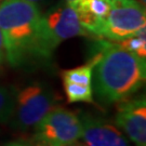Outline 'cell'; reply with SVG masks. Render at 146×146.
<instances>
[{
  "instance_id": "4fadbf2b",
  "label": "cell",
  "mask_w": 146,
  "mask_h": 146,
  "mask_svg": "<svg viewBox=\"0 0 146 146\" xmlns=\"http://www.w3.org/2000/svg\"><path fill=\"white\" fill-rule=\"evenodd\" d=\"M145 29H142L140 33L136 35L127 38L122 41H119L120 46L125 48V50L136 54L137 56L142 58H146V36H145Z\"/></svg>"
},
{
  "instance_id": "5bb4252c",
  "label": "cell",
  "mask_w": 146,
  "mask_h": 146,
  "mask_svg": "<svg viewBox=\"0 0 146 146\" xmlns=\"http://www.w3.org/2000/svg\"><path fill=\"white\" fill-rule=\"evenodd\" d=\"M5 42H3V37L0 31V65L5 62Z\"/></svg>"
},
{
  "instance_id": "2e32d148",
  "label": "cell",
  "mask_w": 146,
  "mask_h": 146,
  "mask_svg": "<svg viewBox=\"0 0 146 146\" xmlns=\"http://www.w3.org/2000/svg\"><path fill=\"white\" fill-rule=\"evenodd\" d=\"M64 146H87V145H84V144L79 143L78 141H76V142H73V143H70V144H67V145H64Z\"/></svg>"
},
{
  "instance_id": "7c38bea8",
  "label": "cell",
  "mask_w": 146,
  "mask_h": 146,
  "mask_svg": "<svg viewBox=\"0 0 146 146\" xmlns=\"http://www.w3.org/2000/svg\"><path fill=\"white\" fill-rule=\"evenodd\" d=\"M15 100L14 90L0 86V123H5L11 119Z\"/></svg>"
},
{
  "instance_id": "e0dca14e",
  "label": "cell",
  "mask_w": 146,
  "mask_h": 146,
  "mask_svg": "<svg viewBox=\"0 0 146 146\" xmlns=\"http://www.w3.org/2000/svg\"><path fill=\"white\" fill-rule=\"evenodd\" d=\"M76 1H77V0H65V2H66V3H68L69 5H73Z\"/></svg>"
},
{
  "instance_id": "ffe728a7",
  "label": "cell",
  "mask_w": 146,
  "mask_h": 146,
  "mask_svg": "<svg viewBox=\"0 0 146 146\" xmlns=\"http://www.w3.org/2000/svg\"><path fill=\"white\" fill-rule=\"evenodd\" d=\"M0 2H1V0H0Z\"/></svg>"
},
{
  "instance_id": "277c9868",
  "label": "cell",
  "mask_w": 146,
  "mask_h": 146,
  "mask_svg": "<svg viewBox=\"0 0 146 146\" xmlns=\"http://www.w3.org/2000/svg\"><path fill=\"white\" fill-rule=\"evenodd\" d=\"M78 116L65 108H53L36 125L34 146H64L81 137Z\"/></svg>"
},
{
  "instance_id": "8fae6325",
  "label": "cell",
  "mask_w": 146,
  "mask_h": 146,
  "mask_svg": "<svg viewBox=\"0 0 146 146\" xmlns=\"http://www.w3.org/2000/svg\"><path fill=\"white\" fill-rule=\"evenodd\" d=\"M63 84H64L66 98L69 103L93 102L92 86H84V84H73V82H67V81H63Z\"/></svg>"
},
{
  "instance_id": "6da1fadb",
  "label": "cell",
  "mask_w": 146,
  "mask_h": 146,
  "mask_svg": "<svg viewBox=\"0 0 146 146\" xmlns=\"http://www.w3.org/2000/svg\"><path fill=\"white\" fill-rule=\"evenodd\" d=\"M93 67L94 92L105 104L127 100L144 84L145 58L125 50L119 43L102 42Z\"/></svg>"
},
{
  "instance_id": "5b68a950",
  "label": "cell",
  "mask_w": 146,
  "mask_h": 146,
  "mask_svg": "<svg viewBox=\"0 0 146 146\" xmlns=\"http://www.w3.org/2000/svg\"><path fill=\"white\" fill-rule=\"evenodd\" d=\"M145 7L137 0H110L108 15L99 37L122 41L146 28Z\"/></svg>"
},
{
  "instance_id": "30bf717a",
  "label": "cell",
  "mask_w": 146,
  "mask_h": 146,
  "mask_svg": "<svg viewBox=\"0 0 146 146\" xmlns=\"http://www.w3.org/2000/svg\"><path fill=\"white\" fill-rule=\"evenodd\" d=\"M96 61H98V54H95L86 65L64 70L62 73L63 81L84 84V86H92V73Z\"/></svg>"
},
{
  "instance_id": "ba28073f",
  "label": "cell",
  "mask_w": 146,
  "mask_h": 146,
  "mask_svg": "<svg viewBox=\"0 0 146 146\" xmlns=\"http://www.w3.org/2000/svg\"><path fill=\"white\" fill-rule=\"evenodd\" d=\"M80 120L81 137L87 146H130L125 136L107 121L92 116H84Z\"/></svg>"
},
{
  "instance_id": "9a60e30c",
  "label": "cell",
  "mask_w": 146,
  "mask_h": 146,
  "mask_svg": "<svg viewBox=\"0 0 146 146\" xmlns=\"http://www.w3.org/2000/svg\"><path fill=\"white\" fill-rule=\"evenodd\" d=\"M2 146H31L28 143H25V142L22 141H12L9 142V143H5Z\"/></svg>"
},
{
  "instance_id": "7a4b0ae2",
  "label": "cell",
  "mask_w": 146,
  "mask_h": 146,
  "mask_svg": "<svg viewBox=\"0 0 146 146\" xmlns=\"http://www.w3.org/2000/svg\"><path fill=\"white\" fill-rule=\"evenodd\" d=\"M41 13L36 3L26 0H1L0 31L3 37L5 58L12 66L21 65L35 55Z\"/></svg>"
},
{
  "instance_id": "8992f818",
  "label": "cell",
  "mask_w": 146,
  "mask_h": 146,
  "mask_svg": "<svg viewBox=\"0 0 146 146\" xmlns=\"http://www.w3.org/2000/svg\"><path fill=\"white\" fill-rule=\"evenodd\" d=\"M54 93L47 86L34 84L15 94L11 118L20 129L36 125L55 106Z\"/></svg>"
},
{
  "instance_id": "52a82bcc",
  "label": "cell",
  "mask_w": 146,
  "mask_h": 146,
  "mask_svg": "<svg viewBox=\"0 0 146 146\" xmlns=\"http://www.w3.org/2000/svg\"><path fill=\"white\" fill-rule=\"evenodd\" d=\"M116 115V123L125 132L136 146L146 145L145 98L120 101Z\"/></svg>"
},
{
  "instance_id": "3957f363",
  "label": "cell",
  "mask_w": 146,
  "mask_h": 146,
  "mask_svg": "<svg viewBox=\"0 0 146 146\" xmlns=\"http://www.w3.org/2000/svg\"><path fill=\"white\" fill-rule=\"evenodd\" d=\"M87 35L73 7L66 2L60 3L44 15L41 14L35 55L47 58L62 41Z\"/></svg>"
},
{
  "instance_id": "d6986e66",
  "label": "cell",
  "mask_w": 146,
  "mask_h": 146,
  "mask_svg": "<svg viewBox=\"0 0 146 146\" xmlns=\"http://www.w3.org/2000/svg\"><path fill=\"white\" fill-rule=\"evenodd\" d=\"M26 1H29V2H33V3H37L39 1H42V0H26Z\"/></svg>"
},
{
  "instance_id": "ac0fdd59",
  "label": "cell",
  "mask_w": 146,
  "mask_h": 146,
  "mask_svg": "<svg viewBox=\"0 0 146 146\" xmlns=\"http://www.w3.org/2000/svg\"><path fill=\"white\" fill-rule=\"evenodd\" d=\"M137 1H139V2H140V3H141V5H143V7H145L146 0H137Z\"/></svg>"
},
{
  "instance_id": "9c48e42d",
  "label": "cell",
  "mask_w": 146,
  "mask_h": 146,
  "mask_svg": "<svg viewBox=\"0 0 146 146\" xmlns=\"http://www.w3.org/2000/svg\"><path fill=\"white\" fill-rule=\"evenodd\" d=\"M72 7L86 31L99 37L110 12V0H77Z\"/></svg>"
}]
</instances>
